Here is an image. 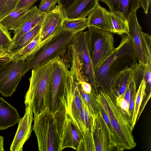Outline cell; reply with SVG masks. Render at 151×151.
I'll return each instance as SVG.
<instances>
[{"instance_id":"40","label":"cell","mask_w":151,"mask_h":151,"mask_svg":"<svg viewBox=\"0 0 151 151\" xmlns=\"http://www.w3.org/2000/svg\"><path fill=\"white\" fill-rule=\"evenodd\" d=\"M151 0H140V5L144 9L145 13L147 14L150 5Z\"/></svg>"},{"instance_id":"19","label":"cell","mask_w":151,"mask_h":151,"mask_svg":"<svg viewBox=\"0 0 151 151\" xmlns=\"http://www.w3.org/2000/svg\"><path fill=\"white\" fill-rule=\"evenodd\" d=\"M20 118L17 109L0 97V129H5L14 125Z\"/></svg>"},{"instance_id":"38","label":"cell","mask_w":151,"mask_h":151,"mask_svg":"<svg viewBox=\"0 0 151 151\" xmlns=\"http://www.w3.org/2000/svg\"><path fill=\"white\" fill-rule=\"evenodd\" d=\"M12 60L11 55L8 53L0 57V69Z\"/></svg>"},{"instance_id":"29","label":"cell","mask_w":151,"mask_h":151,"mask_svg":"<svg viewBox=\"0 0 151 151\" xmlns=\"http://www.w3.org/2000/svg\"><path fill=\"white\" fill-rule=\"evenodd\" d=\"M130 70L124 72L118 78L113 90L117 95L120 96L123 95L127 84L131 82L132 78Z\"/></svg>"},{"instance_id":"26","label":"cell","mask_w":151,"mask_h":151,"mask_svg":"<svg viewBox=\"0 0 151 151\" xmlns=\"http://www.w3.org/2000/svg\"><path fill=\"white\" fill-rule=\"evenodd\" d=\"M88 27V18L78 19L65 18L63 25V29L77 33L83 31Z\"/></svg>"},{"instance_id":"41","label":"cell","mask_w":151,"mask_h":151,"mask_svg":"<svg viewBox=\"0 0 151 151\" xmlns=\"http://www.w3.org/2000/svg\"><path fill=\"white\" fill-rule=\"evenodd\" d=\"M130 82H129L127 84L124 95V98L129 103V102L130 100V91L129 86Z\"/></svg>"},{"instance_id":"7","label":"cell","mask_w":151,"mask_h":151,"mask_svg":"<svg viewBox=\"0 0 151 151\" xmlns=\"http://www.w3.org/2000/svg\"><path fill=\"white\" fill-rule=\"evenodd\" d=\"M88 31L75 35L67 49V57L70 64L78 68L84 80L93 87L95 72L88 48Z\"/></svg>"},{"instance_id":"8","label":"cell","mask_w":151,"mask_h":151,"mask_svg":"<svg viewBox=\"0 0 151 151\" xmlns=\"http://www.w3.org/2000/svg\"><path fill=\"white\" fill-rule=\"evenodd\" d=\"M88 27V47L95 72L114 50V41L112 33L92 27Z\"/></svg>"},{"instance_id":"10","label":"cell","mask_w":151,"mask_h":151,"mask_svg":"<svg viewBox=\"0 0 151 151\" xmlns=\"http://www.w3.org/2000/svg\"><path fill=\"white\" fill-rule=\"evenodd\" d=\"M54 114L60 140V151L67 147L77 150L83 133L67 111L62 110Z\"/></svg>"},{"instance_id":"23","label":"cell","mask_w":151,"mask_h":151,"mask_svg":"<svg viewBox=\"0 0 151 151\" xmlns=\"http://www.w3.org/2000/svg\"><path fill=\"white\" fill-rule=\"evenodd\" d=\"M146 84L144 78L141 81L136 94L134 107L130 120L132 129H133L139 114L140 109L145 96L146 94Z\"/></svg>"},{"instance_id":"25","label":"cell","mask_w":151,"mask_h":151,"mask_svg":"<svg viewBox=\"0 0 151 151\" xmlns=\"http://www.w3.org/2000/svg\"><path fill=\"white\" fill-rule=\"evenodd\" d=\"M40 31L36 37L28 44L19 51L10 54L13 60H26L40 46Z\"/></svg>"},{"instance_id":"42","label":"cell","mask_w":151,"mask_h":151,"mask_svg":"<svg viewBox=\"0 0 151 151\" xmlns=\"http://www.w3.org/2000/svg\"><path fill=\"white\" fill-rule=\"evenodd\" d=\"M4 137L0 135V151H4Z\"/></svg>"},{"instance_id":"5","label":"cell","mask_w":151,"mask_h":151,"mask_svg":"<svg viewBox=\"0 0 151 151\" xmlns=\"http://www.w3.org/2000/svg\"><path fill=\"white\" fill-rule=\"evenodd\" d=\"M51 71V61L32 69L29 86L25 96V105L31 106L34 115L46 108L45 96Z\"/></svg>"},{"instance_id":"4","label":"cell","mask_w":151,"mask_h":151,"mask_svg":"<svg viewBox=\"0 0 151 151\" xmlns=\"http://www.w3.org/2000/svg\"><path fill=\"white\" fill-rule=\"evenodd\" d=\"M77 33L62 28L41 44L26 60L22 76L34 68L64 56Z\"/></svg>"},{"instance_id":"31","label":"cell","mask_w":151,"mask_h":151,"mask_svg":"<svg viewBox=\"0 0 151 151\" xmlns=\"http://www.w3.org/2000/svg\"><path fill=\"white\" fill-rule=\"evenodd\" d=\"M20 0H0V20L16 7Z\"/></svg>"},{"instance_id":"32","label":"cell","mask_w":151,"mask_h":151,"mask_svg":"<svg viewBox=\"0 0 151 151\" xmlns=\"http://www.w3.org/2000/svg\"><path fill=\"white\" fill-rule=\"evenodd\" d=\"M143 46L147 63L151 64V36L142 32Z\"/></svg>"},{"instance_id":"36","label":"cell","mask_w":151,"mask_h":151,"mask_svg":"<svg viewBox=\"0 0 151 151\" xmlns=\"http://www.w3.org/2000/svg\"><path fill=\"white\" fill-rule=\"evenodd\" d=\"M38 0H20L14 10L30 6L32 7L35 3Z\"/></svg>"},{"instance_id":"13","label":"cell","mask_w":151,"mask_h":151,"mask_svg":"<svg viewBox=\"0 0 151 151\" xmlns=\"http://www.w3.org/2000/svg\"><path fill=\"white\" fill-rule=\"evenodd\" d=\"M24 116L18 122V126L13 140L10 147L11 151H22L23 146L30 137L32 131L33 111L31 106L25 105Z\"/></svg>"},{"instance_id":"22","label":"cell","mask_w":151,"mask_h":151,"mask_svg":"<svg viewBox=\"0 0 151 151\" xmlns=\"http://www.w3.org/2000/svg\"><path fill=\"white\" fill-rule=\"evenodd\" d=\"M82 107L76 123L83 135H85L90 132L93 115L82 97Z\"/></svg>"},{"instance_id":"2","label":"cell","mask_w":151,"mask_h":151,"mask_svg":"<svg viewBox=\"0 0 151 151\" xmlns=\"http://www.w3.org/2000/svg\"><path fill=\"white\" fill-rule=\"evenodd\" d=\"M96 99L108 115L113 130L116 150L133 149L136 145L132 135L130 120L117 104L114 90H96Z\"/></svg>"},{"instance_id":"39","label":"cell","mask_w":151,"mask_h":151,"mask_svg":"<svg viewBox=\"0 0 151 151\" xmlns=\"http://www.w3.org/2000/svg\"><path fill=\"white\" fill-rule=\"evenodd\" d=\"M76 0H58V3L62 10L71 5Z\"/></svg>"},{"instance_id":"14","label":"cell","mask_w":151,"mask_h":151,"mask_svg":"<svg viewBox=\"0 0 151 151\" xmlns=\"http://www.w3.org/2000/svg\"><path fill=\"white\" fill-rule=\"evenodd\" d=\"M129 31L127 34L132 43L139 62L146 64L142 41V28L138 23L136 12H134L128 20Z\"/></svg>"},{"instance_id":"17","label":"cell","mask_w":151,"mask_h":151,"mask_svg":"<svg viewBox=\"0 0 151 151\" xmlns=\"http://www.w3.org/2000/svg\"><path fill=\"white\" fill-rule=\"evenodd\" d=\"M45 13L40 11L36 6L31 8L22 24L14 31V35L12 38V44L27 32L37 25L42 24Z\"/></svg>"},{"instance_id":"3","label":"cell","mask_w":151,"mask_h":151,"mask_svg":"<svg viewBox=\"0 0 151 151\" xmlns=\"http://www.w3.org/2000/svg\"><path fill=\"white\" fill-rule=\"evenodd\" d=\"M51 61L50 81L45 96L46 108L55 114L62 110L68 111L70 90L66 81L68 67L61 58Z\"/></svg>"},{"instance_id":"21","label":"cell","mask_w":151,"mask_h":151,"mask_svg":"<svg viewBox=\"0 0 151 151\" xmlns=\"http://www.w3.org/2000/svg\"><path fill=\"white\" fill-rule=\"evenodd\" d=\"M132 80L137 86L139 85L143 78H144L146 84V89L151 91V64H145L139 62L131 70Z\"/></svg>"},{"instance_id":"1","label":"cell","mask_w":151,"mask_h":151,"mask_svg":"<svg viewBox=\"0 0 151 151\" xmlns=\"http://www.w3.org/2000/svg\"><path fill=\"white\" fill-rule=\"evenodd\" d=\"M137 59L129 36L123 35L119 45L95 71L92 88L106 91L114 90L119 77L138 63Z\"/></svg>"},{"instance_id":"28","label":"cell","mask_w":151,"mask_h":151,"mask_svg":"<svg viewBox=\"0 0 151 151\" xmlns=\"http://www.w3.org/2000/svg\"><path fill=\"white\" fill-rule=\"evenodd\" d=\"M109 12L114 33L122 36L127 34L129 31L128 21L123 19L116 14Z\"/></svg>"},{"instance_id":"20","label":"cell","mask_w":151,"mask_h":151,"mask_svg":"<svg viewBox=\"0 0 151 151\" xmlns=\"http://www.w3.org/2000/svg\"><path fill=\"white\" fill-rule=\"evenodd\" d=\"M31 7L14 10L0 20V23L8 30H15L22 24Z\"/></svg>"},{"instance_id":"9","label":"cell","mask_w":151,"mask_h":151,"mask_svg":"<svg viewBox=\"0 0 151 151\" xmlns=\"http://www.w3.org/2000/svg\"><path fill=\"white\" fill-rule=\"evenodd\" d=\"M114 149L104 121L99 112L93 116L90 132L83 135L77 151H112Z\"/></svg>"},{"instance_id":"24","label":"cell","mask_w":151,"mask_h":151,"mask_svg":"<svg viewBox=\"0 0 151 151\" xmlns=\"http://www.w3.org/2000/svg\"><path fill=\"white\" fill-rule=\"evenodd\" d=\"M41 24L37 25L13 44L8 53L11 54L16 52L30 43L40 32Z\"/></svg>"},{"instance_id":"16","label":"cell","mask_w":151,"mask_h":151,"mask_svg":"<svg viewBox=\"0 0 151 151\" xmlns=\"http://www.w3.org/2000/svg\"><path fill=\"white\" fill-rule=\"evenodd\" d=\"M109 7V11L128 21L132 14L140 7V0H100Z\"/></svg>"},{"instance_id":"34","label":"cell","mask_w":151,"mask_h":151,"mask_svg":"<svg viewBox=\"0 0 151 151\" xmlns=\"http://www.w3.org/2000/svg\"><path fill=\"white\" fill-rule=\"evenodd\" d=\"M115 93L116 100L117 104L131 120V116L129 111V103L124 98V93L123 95L120 96L117 95Z\"/></svg>"},{"instance_id":"33","label":"cell","mask_w":151,"mask_h":151,"mask_svg":"<svg viewBox=\"0 0 151 151\" xmlns=\"http://www.w3.org/2000/svg\"><path fill=\"white\" fill-rule=\"evenodd\" d=\"M58 0H41L38 9L42 13H47L55 9Z\"/></svg>"},{"instance_id":"12","label":"cell","mask_w":151,"mask_h":151,"mask_svg":"<svg viewBox=\"0 0 151 151\" xmlns=\"http://www.w3.org/2000/svg\"><path fill=\"white\" fill-rule=\"evenodd\" d=\"M65 18L62 9L58 5L53 10L45 13L40 30V45L63 28Z\"/></svg>"},{"instance_id":"27","label":"cell","mask_w":151,"mask_h":151,"mask_svg":"<svg viewBox=\"0 0 151 151\" xmlns=\"http://www.w3.org/2000/svg\"><path fill=\"white\" fill-rule=\"evenodd\" d=\"M77 82L81 96L93 115L99 112L98 104L96 99L95 89L92 88V91L90 93H86L83 90L80 84Z\"/></svg>"},{"instance_id":"15","label":"cell","mask_w":151,"mask_h":151,"mask_svg":"<svg viewBox=\"0 0 151 151\" xmlns=\"http://www.w3.org/2000/svg\"><path fill=\"white\" fill-rule=\"evenodd\" d=\"M88 19V27L114 33L109 11L99 4L89 14Z\"/></svg>"},{"instance_id":"11","label":"cell","mask_w":151,"mask_h":151,"mask_svg":"<svg viewBox=\"0 0 151 151\" xmlns=\"http://www.w3.org/2000/svg\"><path fill=\"white\" fill-rule=\"evenodd\" d=\"M26 60H12L0 69V93L11 96L15 91L23 76Z\"/></svg>"},{"instance_id":"18","label":"cell","mask_w":151,"mask_h":151,"mask_svg":"<svg viewBox=\"0 0 151 151\" xmlns=\"http://www.w3.org/2000/svg\"><path fill=\"white\" fill-rule=\"evenodd\" d=\"M100 0H76L70 6L63 10L65 18H86L99 4Z\"/></svg>"},{"instance_id":"6","label":"cell","mask_w":151,"mask_h":151,"mask_svg":"<svg viewBox=\"0 0 151 151\" xmlns=\"http://www.w3.org/2000/svg\"><path fill=\"white\" fill-rule=\"evenodd\" d=\"M32 130L37 137L40 151H60V140L54 114L46 108L34 115Z\"/></svg>"},{"instance_id":"30","label":"cell","mask_w":151,"mask_h":151,"mask_svg":"<svg viewBox=\"0 0 151 151\" xmlns=\"http://www.w3.org/2000/svg\"><path fill=\"white\" fill-rule=\"evenodd\" d=\"M12 43L9 30L0 23V50H4L8 53Z\"/></svg>"},{"instance_id":"37","label":"cell","mask_w":151,"mask_h":151,"mask_svg":"<svg viewBox=\"0 0 151 151\" xmlns=\"http://www.w3.org/2000/svg\"><path fill=\"white\" fill-rule=\"evenodd\" d=\"M76 81L80 84L84 92L88 94L90 93L91 92L92 90V87L90 83L84 80Z\"/></svg>"},{"instance_id":"35","label":"cell","mask_w":151,"mask_h":151,"mask_svg":"<svg viewBox=\"0 0 151 151\" xmlns=\"http://www.w3.org/2000/svg\"><path fill=\"white\" fill-rule=\"evenodd\" d=\"M137 88L135 83L132 79L129 86L130 100L129 102V111L131 117L134 107V100L137 92Z\"/></svg>"},{"instance_id":"43","label":"cell","mask_w":151,"mask_h":151,"mask_svg":"<svg viewBox=\"0 0 151 151\" xmlns=\"http://www.w3.org/2000/svg\"><path fill=\"white\" fill-rule=\"evenodd\" d=\"M7 53V52L3 50H0V57L3 56Z\"/></svg>"}]
</instances>
